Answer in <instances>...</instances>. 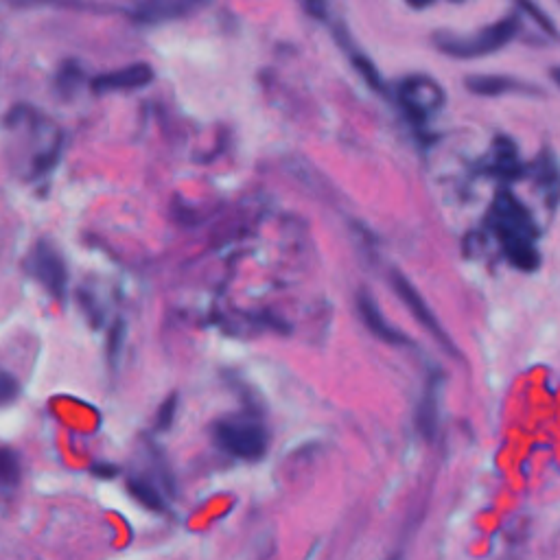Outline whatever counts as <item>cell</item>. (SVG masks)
<instances>
[{"label": "cell", "instance_id": "obj_1", "mask_svg": "<svg viewBox=\"0 0 560 560\" xmlns=\"http://www.w3.org/2000/svg\"><path fill=\"white\" fill-rule=\"evenodd\" d=\"M490 226L501 243L506 259L519 272H534L541 265L536 248V224L530 210L510 191H499L490 208Z\"/></svg>", "mask_w": 560, "mask_h": 560}, {"label": "cell", "instance_id": "obj_2", "mask_svg": "<svg viewBox=\"0 0 560 560\" xmlns=\"http://www.w3.org/2000/svg\"><path fill=\"white\" fill-rule=\"evenodd\" d=\"M517 31H519V16L512 14L506 16L504 20L495 22V25L482 29L480 33H475V38H458V35H451V33H438L434 42L445 55L471 60V57H482L504 49L506 44H510L517 38Z\"/></svg>", "mask_w": 560, "mask_h": 560}, {"label": "cell", "instance_id": "obj_3", "mask_svg": "<svg viewBox=\"0 0 560 560\" xmlns=\"http://www.w3.org/2000/svg\"><path fill=\"white\" fill-rule=\"evenodd\" d=\"M213 436L219 449H224L232 458H239L245 462L261 460L267 451V445H270L267 431L259 420L243 416L219 420L213 427Z\"/></svg>", "mask_w": 560, "mask_h": 560}, {"label": "cell", "instance_id": "obj_4", "mask_svg": "<svg viewBox=\"0 0 560 560\" xmlns=\"http://www.w3.org/2000/svg\"><path fill=\"white\" fill-rule=\"evenodd\" d=\"M399 101L407 116H410V121L420 125L429 119V114H434L442 108V103H445V90L431 77L412 75L399 86Z\"/></svg>", "mask_w": 560, "mask_h": 560}, {"label": "cell", "instance_id": "obj_5", "mask_svg": "<svg viewBox=\"0 0 560 560\" xmlns=\"http://www.w3.org/2000/svg\"><path fill=\"white\" fill-rule=\"evenodd\" d=\"M31 272L38 283L57 300L66 298L68 291V267L64 256L49 241H40L31 252Z\"/></svg>", "mask_w": 560, "mask_h": 560}, {"label": "cell", "instance_id": "obj_6", "mask_svg": "<svg viewBox=\"0 0 560 560\" xmlns=\"http://www.w3.org/2000/svg\"><path fill=\"white\" fill-rule=\"evenodd\" d=\"M392 287L399 298L403 300V305L412 311V315L416 318V322L420 326H425V329L431 333V337L442 346L447 348V353L455 355V346L449 340V335L442 329V324L438 322V318L434 315V311L429 309V305L425 302V298L418 294V289L407 280L401 272H392Z\"/></svg>", "mask_w": 560, "mask_h": 560}, {"label": "cell", "instance_id": "obj_7", "mask_svg": "<svg viewBox=\"0 0 560 560\" xmlns=\"http://www.w3.org/2000/svg\"><path fill=\"white\" fill-rule=\"evenodd\" d=\"M154 81V68L149 64H130L119 70H112V73H105L92 79V90L99 92H119V90H136L145 88Z\"/></svg>", "mask_w": 560, "mask_h": 560}, {"label": "cell", "instance_id": "obj_8", "mask_svg": "<svg viewBox=\"0 0 560 560\" xmlns=\"http://www.w3.org/2000/svg\"><path fill=\"white\" fill-rule=\"evenodd\" d=\"M466 88L480 97H504V95H536L539 88L508 75H471L466 77Z\"/></svg>", "mask_w": 560, "mask_h": 560}, {"label": "cell", "instance_id": "obj_9", "mask_svg": "<svg viewBox=\"0 0 560 560\" xmlns=\"http://www.w3.org/2000/svg\"><path fill=\"white\" fill-rule=\"evenodd\" d=\"M357 307H359L361 320H364V324L368 326V331L375 337H379L381 342L392 344V346H407V344H410V337L401 333L399 329H394V326L383 318L381 309L377 307V302L372 300L368 291H361L359 298H357Z\"/></svg>", "mask_w": 560, "mask_h": 560}, {"label": "cell", "instance_id": "obj_10", "mask_svg": "<svg viewBox=\"0 0 560 560\" xmlns=\"http://www.w3.org/2000/svg\"><path fill=\"white\" fill-rule=\"evenodd\" d=\"M440 385H442L440 372H431L425 383L423 401H420V407H418V427H420V431H423L425 438H434L436 427H438Z\"/></svg>", "mask_w": 560, "mask_h": 560}, {"label": "cell", "instance_id": "obj_11", "mask_svg": "<svg viewBox=\"0 0 560 560\" xmlns=\"http://www.w3.org/2000/svg\"><path fill=\"white\" fill-rule=\"evenodd\" d=\"M534 178H536V184H539L545 191L547 206L556 208L560 202V165L550 149L541 151L539 160H536Z\"/></svg>", "mask_w": 560, "mask_h": 560}, {"label": "cell", "instance_id": "obj_12", "mask_svg": "<svg viewBox=\"0 0 560 560\" xmlns=\"http://www.w3.org/2000/svg\"><path fill=\"white\" fill-rule=\"evenodd\" d=\"M191 3H145L132 11V20L138 25H162V22L178 20L193 11Z\"/></svg>", "mask_w": 560, "mask_h": 560}, {"label": "cell", "instance_id": "obj_13", "mask_svg": "<svg viewBox=\"0 0 560 560\" xmlns=\"http://www.w3.org/2000/svg\"><path fill=\"white\" fill-rule=\"evenodd\" d=\"M493 171L499 178L506 180H519L523 178V165L519 160L517 145L510 138L501 136L495 140V151H493Z\"/></svg>", "mask_w": 560, "mask_h": 560}, {"label": "cell", "instance_id": "obj_14", "mask_svg": "<svg viewBox=\"0 0 560 560\" xmlns=\"http://www.w3.org/2000/svg\"><path fill=\"white\" fill-rule=\"evenodd\" d=\"M127 490H130V495L147 510L162 512L167 508V501L160 486L154 480H149L147 475H132L130 480H127Z\"/></svg>", "mask_w": 560, "mask_h": 560}, {"label": "cell", "instance_id": "obj_15", "mask_svg": "<svg viewBox=\"0 0 560 560\" xmlns=\"http://www.w3.org/2000/svg\"><path fill=\"white\" fill-rule=\"evenodd\" d=\"M84 77H86L84 66H81L77 60H66L60 64V68H57L53 88L62 99H70L75 97L79 86L84 84Z\"/></svg>", "mask_w": 560, "mask_h": 560}, {"label": "cell", "instance_id": "obj_16", "mask_svg": "<svg viewBox=\"0 0 560 560\" xmlns=\"http://www.w3.org/2000/svg\"><path fill=\"white\" fill-rule=\"evenodd\" d=\"M22 480V464L16 451L0 447V493H14Z\"/></svg>", "mask_w": 560, "mask_h": 560}, {"label": "cell", "instance_id": "obj_17", "mask_svg": "<svg viewBox=\"0 0 560 560\" xmlns=\"http://www.w3.org/2000/svg\"><path fill=\"white\" fill-rule=\"evenodd\" d=\"M337 33V38H340V42H342V46L346 49V53L350 55V60H353V64H355V68L359 70L361 75H364V79L368 81V84L375 88V90H381L383 88V84H381V79H379V73L375 70V66H372V62L368 60V57L361 53V51H357L353 44H350V40H348V33L346 31H342V29H337L335 31Z\"/></svg>", "mask_w": 560, "mask_h": 560}, {"label": "cell", "instance_id": "obj_18", "mask_svg": "<svg viewBox=\"0 0 560 560\" xmlns=\"http://www.w3.org/2000/svg\"><path fill=\"white\" fill-rule=\"evenodd\" d=\"M62 147H64V140H62V138H57L55 143H51L49 147L42 149L40 154H35V158H33V167H31V175H35V178H42V175L53 171L57 162H60Z\"/></svg>", "mask_w": 560, "mask_h": 560}, {"label": "cell", "instance_id": "obj_19", "mask_svg": "<svg viewBox=\"0 0 560 560\" xmlns=\"http://www.w3.org/2000/svg\"><path fill=\"white\" fill-rule=\"evenodd\" d=\"M125 331H127V326H125V322L121 318L110 326L108 344H105V350H108V361H110L112 370L119 368V361H121V355H123V346H125Z\"/></svg>", "mask_w": 560, "mask_h": 560}, {"label": "cell", "instance_id": "obj_20", "mask_svg": "<svg viewBox=\"0 0 560 560\" xmlns=\"http://www.w3.org/2000/svg\"><path fill=\"white\" fill-rule=\"evenodd\" d=\"M20 394V383L11 372L0 368V407L14 403Z\"/></svg>", "mask_w": 560, "mask_h": 560}, {"label": "cell", "instance_id": "obj_21", "mask_svg": "<svg viewBox=\"0 0 560 560\" xmlns=\"http://www.w3.org/2000/svg\"><path fill=\"white\" fill-rule=\"evenodd\" d=\"M175 412H178V394H171L169 399L160 405L158 416H156V427L160 431H167L173 425Z\"/></svg>", "mask_w": 560, "mask_h": 560}, {"label": "cell", "instance_id": "obj_22", "mask_svg": "<svg viewBox=\"0 0 560 560\" xmlns=\"http://www.w3.org/2000/svg\"><path fill=\"white\" fill-rule=\"evenodd\" d=\"M521 9H523V11H528V14H530V16H532V18H534L536 22H539V25H541V29H543V31H547V33L556 35V27H554V22H552L550 18H547V16L543 14V11H541V7L530 5V3H521Z\"/></svg>", "mask_w": 560, "mask_h": 560}, {"label": "cell", "instance_id": "obj_23", "mask_svg": "<svg viewBox=\"0 0 560 560\" xmlns=\"http://www.w3.org/2000/svg\"><path fill=\"white\" fill-rule=\"evenodd\" d=\"M92 475L99 477V480H114L119 475V466H114L112 462H97L92 466Z\"/></svg>", "mask_w": 560, "mask_h": 560}, {"label": "cell", "instance_id": "obj_24", "mask_svg": "<svg viewBox=\"0 0 560 560\" xmlns=\"http://www.w3.org/2000/svg\"><path fill=\"white\" fill-rule=\"evenodd\" d=\"M79 302H81V305H84V309H86V313H88V318H92V320H95V324H99L101 311H99L97 305H95V298H92L90 294L86 296L84 291H81V294H79Z\"/></svg>", "mask_w": 560, "mask_h": 560}, {"label": "cell", "instance_id": "obj_25", "mask_svg": "<svg viewBox=\"0 0 560 560\" xmlns=\"http://www.w3.org/2000/svg\"><path fill=\"white\" fill-rule=\"evenodd\" d=\"M552 77H554V81H556V84H558V86H560V66H558V68H554V70H552Z\"/></svg>", "mask_w": 560, "mask_h": 560}]
</instances>
